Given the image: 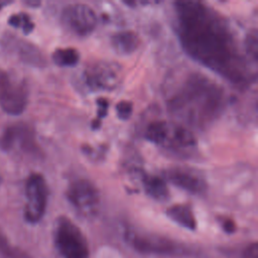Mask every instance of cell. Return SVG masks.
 I'll list each match as a JSON object with an SVG mask.
<instances>
[{
    "label": "cell",
    "mask_w": 258,
    "mask_h": 258,
    "mask_svg": "<svg viewBox=\"0 0 258 258\" xmlns=\"http://www.w3.org/2000/svg\"><path fill=\"white\" fill-rule=\"evenodd\" d=\"M222 225L224 231L227 233H233L235 231V223L230 219H225Z\"/></svg>",
    "instance_id": "obj_25"
},
{
    "label": "cell",
    "mask_w": 258,
    "mask_h": 258,
    "mask_svg": "<svg viewBox=\"0 0 258 258\" xmlns=\"http://www.w3.org/2000/svg\"><path fill=\"white\" fill-rule=\"evenodd\" d=\"M10 2H8V1H3V2H0V9L3 7V6H5V5H7V4H9Z\"/></svg>",
    "instance_id": "obj_27"
},
{
    "label": "cell",
    "mask_w": 258,
    "mask_h": 258,
    "mask_svg": "<svg viewBox=\"0 0 258 258\" xmlns=\"http://www.w3.org/2000/svg\"><path fill=\"white\" fill-rule=\"evenodd\" d=\"M197 145V139L190 129L181 124L169 122L166 137L161 147L186 156L196 149Z\"/></svg>",
    "instance_id": "obj_10"
},
{
    "label": "cell",
    "mask_w": 258,
    "mask_h": 258,
    "mask_svg": "<svg viewBox=\"0 0 258 258\" xmlns=\"http://www.w3.org/2000/svg\"><path fill=\"white\" fill-rule=\"evenodd\" d=\"M84 81L92 91H114L122 82V69L114 61L96 60L86 67Z\"/></svg>",
    "instance_id": "obj_4"
},
{
    "label": "cell",
    "mask_w": 258,
    "mask_h": 258,
    "mask_svg": "<svg viewBox=\"0 0 258 258\" xmlns=\"http://www.w3.org/2000/svg\"><path fill=\"white\" fill-rule=\"evenodd\" d=\"M245 46V51L251 57L254 62L257 61V55H258V35H257V30L254 29L245 38L244 42Z\"/></svg>",
    "instance_id": "obj_20"
},
{
    "label": "cell",
    "mask_w": 258,
    "mask_h": 258,
    "mask_svg": "<svg viewBox=\"0 0 258 258\" xmlns=\"http://www.w3.org/2000/svg\"><path fill=\"white\" fill-rule=\"evenodd\" d=\"M17 144L23 149H29L33 145L31 130L24 124L11 125L0 136V148L3 151H10Z\"/></svg>",
    "instance_id": "obj_13"
},
{
    "label": "cell",
    "mask_w": 258,
    "mask_h": 258,
    "mask_svg": "<svg viewBox=\"0 0 258 258\" xmlns=\"http://www.w3.org/2000/svg\"><path fill=\"white\" fill-rule=\"evenodd\" d=\"M139 177L145 192L149 197L159 202H163L168 199L169 190L166 181L163 177L150 174L144 171H141L139 173Z\"/></svg>",
    "instance_id": "obj_14"
},
{
    "label": "cell",
    "mask_w": 258,
    "mask_h": 258,
    "mask_svg": "<svg viewBox=\"0 0 258 258\" xmlns=\"http://www.w3.org/2000/svg\"><path fill=\"white\" fill-rule=\"evenodd\" d=\"M169 122L164 120H155L150 122L144 131V138L158 146H162L167 130H168Z\"/></svg>",
    "instance_id": "obj_17"
},
{
    "label": "cell",
    "mask_w": 258,
    "mask_h": 258,
    "mask_svg": "<svg viewBox=\"0 0 258 258\" xmlns=\"http://www.w3.org/2000/svg\"><path fill=\"white\" fill-rule=\"evenodd\" d=\"M0 252H2L8 258H21L19 253H16L7 243L4 237L0 235Z\"/></svg>",
    "instance_id": "obj_23"
},
{
    "label": "cell",
    "mask_w": 258,
    "mask_h": 258,
    "mask_svg": "<svg viewBox=\"0 0 258 258\" xmlns=\"http://www.w3.org/2000/svg\"><path fill=\"white\" fill-rule=\"evenodd\" d=\"M26 205L24 217L29 223H37L43 217L48 198V188L40 173H31L25 182Z\"/></svg>",
    "instance_id": "obj_6"
},
{
    "label": "cell",
    "mask_w": 258,
    "mask_h": 258,
    "mask_svg": "<svg viewBox=\"0 0 258 258\" xmlns=\"http://www.w3.org/2000/svg\"><path fill=\"white\" fill-rule=\"evenodd\" d=\"M66 197L70 204L84 217L95 216L100 205L96 185L87 178L74 179L68 186Z\"/></svg>",
    "instance_id": "obj_5"
},
{
    "label": "cell",
    "mask_w": 258,
    "mask_h": 258,
    "mask_svg": "<svg viewBox=\"0 0 258 258\" xmlns=\"http://www.w3.org/2000/svg\"><path fill=\"white\" fill-rule=\"evenodd\" d=\"M133 112V104L130 101L123 100L117 103L116 105V113L119 119L128 120Z\"/></svg>",
    "instance_id": "obj_22"
},
{
    "label": "cell",
    "mask_w": 258,
    "mask_h": 258,
    "mask_svg": "<svg viewBox=\"0 0 258 258\" xmlns=\"http://www.w3.org/2000/svg\"><path fill=\"white\" fill-rule=\"evenodd\" d=\"M126 237L131 244L140 252L145 253H172L177 250L176 246L169 240L154 235L139 234L128 231Z\"/></svg>",
    "instance_id": "obj_12"
},
{
    "label": "cell",
    "mask_w": 258,
    "mask_h": 258,
    "mask_svg": "<svg viewBox=\"0 0 258 258\" xmlns=\"http://www.w3.org/2000/svg\"><path fill=\"white\" fill-rule=\"evenodd\" d=\"M28 5H33V6H37V5H39L40 3L39 2H30V1H28V2H26Z\"/></svg>",
    "instance_id": "obj_26"
},
{
    "label": "cell",
    "mask_w": 258,
    "mask_h": 258,
    "mask_svg": "<svg viewBox=\"0 0 258 258\" xmlns=\"http://www.w3.org/2000/svg\"><path fill=\"white\" fill-rule=\"evenodd\" d=\"M54 244L62 258H89L86 237L80 228L67 217H59L53 231Z\"/></svg>",
    "instance_id": "obj_3"
},
{
    "label": "cell",
    "mask_w": 258,
    "mask_h": 258,
    "mask_svg": "<svg viewBox=\"0 0 258 258\" xmlns=\"http://www.w3.org/2000/svg\"><path fill=\"white\" fill-rule=\"evenodd\" d=\"M167 217L188 230H195L197 228V221L191 208L188 205L176 204L169 207L166 211Z\"/></svg>",
    "instance_id": "obj_16"
},
{
    "label": "cell",
    "mask_w": 258,
    "mask_h": 258,
    "mask_svg": "<svg viewBox=\"0 0 258 258\" xmlns=\"http://www.w3.org/2000/svg\"><path fill=\"white\" fill-rule=\"evenodd\" d=\"M8 23L15 28L22 29V31L26 34L30 33L34 28L33 21L26 13H17L11 15L8 19Z\"/></svg>",
    "instance_id": "obj_19"
},
{
    "label": "cell",
    "mask_w": 258,
    "mask_h": 258,
    "mask_svg": "<svg viewBox=\"0 0 258 258\" xmlns=\"http://www.w3.org/2000/svg\"><path fill=\"white\" fill-rule=\"evenodd\" d=\"M243 258H258V246L256 243L249 245L245 249Z\"/></svg>",
    "instance_id": "obj_24"
},
{
    "label": "cell",
    "mask_w": 258,
    "mask_h": 258,
    "mask_svg": "<svg viewBox=\"0 0 258 258\" xmlns=\"http://www.w3.org/2000/svg\"><path fill=\"white\" fill-rule=\"evenodd\" d=\"M140 39L136 32L132 30H122L111 36V45L113 49L121 55L133 53L139 46Z\"/></svg>",
    "instance_id": "obj_15"
},
{
    "label": "cell",
    "mask_w": 258,
    "mask_h": 258,
    "mask_svg": "<svg viewBox=\"0 0 258 258\" xmlns=\"http://www.w3.org/2000/svg\"><path fill=\"white\" fill-rule=\"evenodd\" d=\"M163 173V178L191 195H203L208 189L205 177L192 168L175 166L164 170Z\"/></svg>",
    "instance_id": "obj_9"
},
{
    "label": "cell",
    "mask_w": 258,
    "mask_h": 258,
    "mask_svg": "<svg viewBox=\"0 0 258 258\" xmlns=\"http://www.w3.org/2000/svg\"><path fill=\"white\" fill-rule=\"evenodd\" d=\"M61 23L79 36H87L97 26V15L92 7L84 3L64 6L60 13Z\"/></svg>",
    "instance_id": "obj_8"
},
{
    "label": "cell",
    "mask_w": 258,
    "mask_h": 258,
    "mask_svg": "<svg viewBox=\"0 0 258 258\" xmlns=\"http://www.w3.org/2000/svg\"><path fill=\"white\" fill-rule=\"evenodd\" d=\"M28 91L24 82L0 69V106L7 114L20 115L26 108Z\"/></svg>",
    "instance_id": "obj_7"
},
{
    "label": "cell",
    "mask_w": 258,
    "mask_h": 258,
    "mask_svg": "<svg viewBox=\"0 0 258 258\" xmlns=\"http://www.w3.org/2000/svg\"><path fill=\"white\" fill-rule=\"evenodd\" d=\"M4 49L14 52L25 63L34 67H43L46 63L44 55L34 44L11 34H4L1 38Z\"/></svg>",
    "instance_id": "obj_11"
},
{
    "label": "cell",
    "mask_w": 258,
    "mask_h": 258,
    "mask_svg": "<svg viewBox=\"0 0 258 258\" xmlns=\"http://www.w3.org/2000/svg\"><path fill=\"white\" fill-rule=\"evenodd\" d=\"M98 104V111H97V116L98 118L95 119L92 122V128L93 129H98L101 125V119L107 116L108 113V108H109V102L105 98H99L97 100Z\"/></svg>",
    "instance_id": "obj_21"
},
{
    "label": "cell",
    "mask_w": 258,
    "mask_h": 258,
    "mask_svg": "<svg viewBox=\"0 0 258 258\" xmlns=\"http://www.w3.org/2000/svg\"><path fill=\"white\" fill-rule=\"evenodd\" d=\"M1 182H2V176H1V173H0V185H1Z\"/></svg>",
    "instance_id": "obj_28"
},
{
    "label": "cell",
    "mask_w": 258,
    "mask_h": 258,
    "mask_svg": "<svg viewBox=\"0 0 258 258\" xmlns=\"http://www.w3.org/2000/svg\"><path fill=\"white\" fill-rule=\"evenodd\" d=\"M52 61L59 67H73L80 60V53L74 47L56 48L51 54Z\"/></svg>",
    "instance_id": "obj_18"
},
{
    "label": "cell",
    "mask_w": 258,
    "mask_h": 258,
    "mask_svg": "<svg viewBox=\"0 0 258 258\" xmlns=\"http://www.w3.org/2000/svg\"><path fill=\"white\" fill-rule=\"evenodd\" d=\"M174 25L183 50L228 82L247 87L255 81L249 61L227 19L200 1L173 3Z\"/></svg>",
    "instance_id": "obj_1"
},
{
    "label": "cell",
    "mask_w": 258,
    "mask_h": 258,
    "mask_svg": "<svg viewBox=\"0 0 258 258\" xmlns=\"http://www.w3.org/2000/svg\"><path fill=\"white\" fill-rule=\"evenodd\" d=\"M227 104L224 88L200 73H192L166 99L168 112L183 126L206 129L223 113Z\"/></svg>",
    "instance_id": "obj_2"
}]
</instances>
